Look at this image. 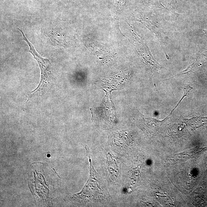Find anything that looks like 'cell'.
Wrapping results in <instances>:
<instances>
[{
	"mask_svg": "<svg viewBox=\"0 0 207 207\" xmlns=\"http://www.w3.org/2000/svg\"><path fill=\"white\" fill-rule=\"evenodd\" d=\"M43 169V164H33L30 166L29 170L28 183L32 193L34 196H38L41 201H48L54 196L56 192L58 180L57 175L51 177L50 174L53 171L52 170L47 175L48 172H45L46 169Z\"/></svg>",
	"mask_w": 207,
	"mask_h": 207,
	"instance_id": "obj_1",
	"label": "cell"
},
{
	"mask_svg": "<svg viewBox=\"0 0 207 207\" xmlns=\"http://www.w3.org/2000/svg\"><path fill=\"white\" fill-rule=\"evenodd\" d=\"M88 155L90 161V175L87 184L79 194L84 195L85 196L87 195L88 196V198H89L90 193H91L90 195L91 199L92 198L96 199L98 197L103 198L104 196H106V192L99 176L95 170L92 164L90 156L89 154Z\"/></svg>",
	"mask_w": 207,
	"mask_h": 207,
	"instance_id": "obj_2",
	"label": "cell"
},
{
	"mask_svg": "<svg viewBox=\"0 0 207 207\" xmlns=\"http://www.w3.org/2000/svg\"><path fill=\"white\" fill-rule=\"evenodd\" d=\"M18 30L21 32L22 34L23 35V40L27 42L29 47L30 50L28 51V52L30 53L33 55L35 59H36L39 66L41 73V78L40 83L39 84L38 87H37L34 90L30 93L31 94H30V97H31L35 93L42 90L45 87L47 83V79L48 78V75L50 74V71L49 70V67H50V62L48 59L41 57L37 53L32 44L29 41L28 38L25 37L23 30L19 28H18Z\"/></svg>",
	"mask_w": 207,
	"mask_h": 207,
	"instance_id": "obj_3",
	"label": "cell"
},
{
	"mask_svg": "<svg viewBox=\"0 0 207 207\" xmlns=\"http://www.w3.org/2000/svg\"><path fill=\"white\" fill-rule=\"evenodd\" d=\"M50 154H48V155H47V157H50Z\"/></svg>",
	"mask_w": 207,
	"mask_h": 207,
	"instance_id": "obj_4",
	"label": "cell"
}]
</instances>
